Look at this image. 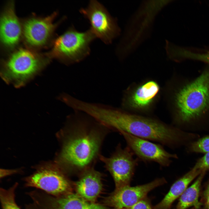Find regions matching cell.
Instances as JSON below:
<instances>
[{"label":"cell","instance_id":"6da1fadb","mask_svg":"<svg viewBox=\"0 0 209 209\" xmlns=\"http://www.w3.org/2000/svg\"><path fill=\"white\" fill-rule=\"evenodd\" d=\"M74 110L67 118L59 167L65 173L80 174L99 160L103 143L110 130L87 113Z\"/></svg>","mask_w":209,"mask_h":209},{"label":"cell","instance_id":"7a4b0ae2","mask_svg":"<svg viewBox=\"0 0 209 209\" xmlns=\"http://www.w3.org/2000/svg\"><path fill=\"white\" fill-rule=\"evenodd\" d=\"M178 79L171 97L174 126L192 133L209 130V65L195 78Z\"/></svg>","mask_w":209,"mask_h":209},{"label":"cell","instance_id":"3957f363","mask_svg":"<svg viewBox=\"0 0 209 209\" xmlns=\"http://www.w3.org/2000/svg\"><path fill=\"white\" fill-rule=\"evenodd\" d=\"M96 118L110 130L124 131L172 149L186 147L194 138L193 133L174 125L153 118L129 113L108 105L100 106Z\"/></svg>","mask_w":209,"mask_h":209},{"label":"cell","instance_id":"277c9868","mask_svg":"<svg viewBox=\"0 0 209 209\" xmlns=\"http://www.w3.org/2000/svg\"><path fill=\"white\" fill-rule=\"evenodd\" d=\"M172 0H145L128 19L122 35L115 50L121 61L134 52L145 41L150 38L156 17Z\"/></svg>","mask_w":209,"mask_h":209},{"label":"cell","instance_id":"5b68a950","mask_svg":"<svg viewBox=\"0 0 209 209\" xmlns=\"http://www.w3.org/2000/svg\"><path fill=\"white\" fill-rule=\"evenodd\" d=\"M96 38L90 28L80 32L71 26L55 40L48 55L67 65L78 63L89 55L90 45Z\"/></svg>","mask_w":209,"mask_h":209},{"label":"cell","instance_id":"8992f818","mask_svg":"<svg viewBox=\"0 0 209 209\" xmlns=\"http://www.w3.org/2000/svg\"><path fill=\"white\" fill-rule=\"evenodd\" d=\"M46 63V60L32 51L21 48L4 63L1 76L7 83L20 87L37 74Z\"/></svg>","mask_w":209,"mask_h":209},{"label":"cell","instance_id":"52a82bcc","mask_svg":"<svg viewBox=\"0 0 209 209\" xmlns=\"http://www.w3.org/2000/svg\"><path fill=\"white\" fill-rule=\"evenodd\" d=\"M80 12L90 24L91 29L96 38L106 44H111L121 35V29L117 19L112 17L105 7L98 1H90L87 7Z\"/></svg>","mask_w":209,"mask_h":209},{"label":"cell","instance_id":"ba28073f","mask_svg":"<svg viewBox=\"0 0 209 209\" xmlns=\"http://www.w3.org/2000/svg\"><path fill=\"white\" fill-rule=\"evenodd\" d=\"M134 154L128 146L122 148L119 143L109 157L100 156L99 160L113 179L115 189L129 185L138 165V159H135Z\"/></svg>","mask_w":209,"mask_h":209},{"label":"cell","instance_id":"9c48e42d","mask_svg":"<svg viewBox=\"0 0 209 209\" xmlns=\"http://www.w3.org/2000/svg\"><path fill=\"white\" fill-rule=\"evenodd\" d=\"M65 173L59 166L43 167L26 178L25 185L55 196L66 194L72 192V185Z\"/></svg>","mask_w":209,"mask_h":209},{"label":"cell","instance_id":"30bf717a","mask_svg":"<svg viewBox=\"0 0 209 209\" xmlns=\"http://www.w3.org/2000/svg\"><path fill=\"white\" fill-rule=\"evenodd\" d=\"M33 204L39 209H111L91 202L72 192L59 196L34 190L28 193Z\"/></svg>","mask_w":209,"mask_h":209},{"label":"cell","instance_id":"8fae6325","mask_svg":"<svg viewBox=\"0 0 209 209\" xmlns=\"http://www.w3.org/2000/svg\"><path fill=\"white\" fill-rule=\"evenodd\" d=\"M122 135L128 146L138 158L145 163L154 162L161 166H169L172 159H177V154L167 151L161 145L134 136L123 131L119 132Z\"/></svg>","mask_w":209,"mask_h":209},{"label":"cell","instance_id":"7c38bea8","mask_svg":"<svg viewBox=\"0 0 209 209\" xmlns=\"http://www.w3.org/2000/svg\"><path fill=\"white\" fill-rule=\"evenodd\" d=\"M166 182L165 179L162 177L142 185H128L115 189L105 199V203L113 209H125L145 198L149 192Z\"/></svg>","mask_w":209,"mask_h":209},{"label":"cell","instance_id":"4fadbf2b","mask_svg":"<svg viewBox=\"0 0 209 209\" xmlns=\"http://www.w3.org/2000/svg\"><path fill=\"white\" fill-rule=\"evenodd\" d=\"M56 14L54 12L44 18H31L25 21L23 33L28 44L39 47L46 43L57 25L53 23Z\"/></svg>","mask_w":209,"mask_h":209},{"label":"cell","instance_id":"5bb4252c","mask_svg":"<svg viewBox=\"0 0 209 209\" xmlns=\"http://www.w3.org/2000/svg\"><path fill=\"white\" fill-rule=\"evenodd\" d=\"M102 176L93 167L85 170L75 183V193L87 201L95 203L102 190Z\"/></svg>","mask_w":209,"mask_h":209},{"label":"cell","instance_id":"9a60e30c","mask_svg":"<svg viewBox=\"0 0 209 209\" xmlns=\"http://www.w3.org/2000/svg\"><path fill=\"white\" fill-rule=\"evenodd\" d=\"M21 33L20 23L15 11L13 3L3 12L0 20L1 40L5 46L12 48L19 41Z\"/></svg>","mask_w":209,"mask_h":209},{"label":"cell","instance_id":"2e32d148","mask_svg":"<svg viewBox=\"0 0 209 209\" xmlns=\"http://www.w3.org/2000/svg\"><path fill=\"white\" fill-rule=\"evenodd\" d=\"M160 87L152 80L146 82L138 86L129 97L130 107L136 110H144L153 103L157 96Z\"/></svg>","mask_w":209,"mask_h":209},{"label":"cell","instance_id":"e0dca14e","mask_svg":"<svg viewBox=\"0 0 209 209\" xmlns=\"http://www.w3.org/2000/svg\"><path fill=\"white\" fill-rule=\"evenodd\" d=\"M202 172L192 168L173 184L168 193L153 209H169L174 201L187 188L189 183Z\"/></svg>","mask_w":209,"mask_h":209},{"label":"cell","instance_id":"ac0fdd59","mask_svg":"<svg viewBox=\"0 0 209 209\" xmlns=\"http://www.w3.org/2000/svg\"><path fill=\"white\" fill-rule=\"evenodd\" d=\"M167 58L176 62L186 60H197L209 65V51H196L175 45L165 39L164 46Z\"/></svg>","mask_w":209,"mask_h":209},{"label":"cell","instance_id":"d6986e66","mask_svg":"<svg viewBox=\"0 0 209 209\" xmlns=\"http://www.w3.org/2000/svg\"><path fill=\"white\" fill-rule=\"evenodd\" d=\"M206 172H202L195 181L185 190L180 197L176 209H186L192 206L199 209L201 204L198 200L201 181Z\"/></svg>","mask_w":209,"mask_h":209},{"label":"cell","instance_id":"ffe728a7","mask_svg":"<svg viewBox=\"0 0 209 209\" xmlns=\"http://www.w3.org/2000/svg\"><path fill=\"white\" fill-rule=\"evenodd\" d=\"M18 185V183H16L7 189L0 188V198L2 209H21L15 200V191Z\"/></svg>","mask_w":209,"mask_h":209},{"label":"cell","instance_id":"44dd1931","mask_svg":"<svg viewBox=\"0 0 209 209\" xmlns=\"http://www.w3.org/2000/svg\"><path fill=\"white\" fill-rule=\"evenodd\" d=\"M188 153H200L204 154L209 152V134L200 137L192 142L186 147Z\"/></svg>","mask_w":209,"mask_h":209},{"label":"cell","instance_id":"7402d4cb","mask_svg":"<svg viewBox=\"0 0 209 209\" xmlns=\"http://www.w3.org/2000/svg\"><path fill=\"white\" fill-rule=\"evenodd\" d=\"M192 168L202 172L209 171V152L199 158Z\"/></svg>","mask_w":209,"mask_h":209},{"label":"cell","instance_id":"603a6c76","mask_svg":"<svg viewBox=\"0 0 209 209\" xmlns=\"http://www.w3.org/2000/svg\"><path fill=\"white\" fill-rule=\"evenodd\" d=\"M125 209H153L149 200L145 198Z\"/></svg>","mask_w":209,"mask_h":209},{"label":"cell","instance_id":"cb8c5ba5","mask_svg":"<svg viewBox=\"0 0 209 209\" xmlns=\"http://www.w3.org/2000/svg\"><path fill=\"white\" fill-rule=\"evenodd\" d=\"M202 201L203 209H209V180L203 192Z\"/></svg>","mask_w":209,"mask_h":209},{"label":"cell","instance_id":"d4e9b609","mask_svg":"<svg viewBox=\"0 0 209 209\" xmlns=\"http://www.w3.org/2000/svg\"><path fill=\"white\" fill-rule=\"evenodd\" d=\"M0 171L1 178L13 174L18 172L17 170H12L1 169Z\"/></svg>","mask_w":209,"mask_h":209},{"label":"cell","instance_id":"484cf974","mask_svg":"<svg viewBox=\"0 0 209 209\" xmlns=\"http://www.w3.org/2000/svg\"><path fill=\"white\" fill-rule=\"evenodd\" d=\"M26 209H39L34 204L28 205L26 207Z\"/></svg>","mask_w":209,"mask_h":209},{"label":"cell","instance_id":"4316f807","mask_svg":"<svg viewBox=\"0 0 209 209\" xmlns=\"http://www.w3.org/2000/svg\"><path fill=\"white\" fill-rule=\"evenodd\" d=\"M191 209H196L194 207L193 208H191Z\"/></svg>","mask_w":209,"mask_h":209}]
</instances>
